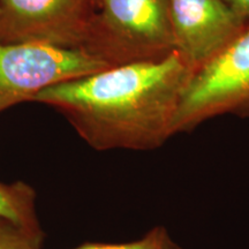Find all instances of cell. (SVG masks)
<instances>
[{
  "instance_id": "6da1fadb",
  "label": "cell",
  "mask_w": 249,
  "mask_h": 249,
  "mask_svg": "<svg viewBox=\"0 0 249 249\" xmlns=\"http://www.w3.org/2000/svg\"><path fill=\"white\" fill-rule=\"evenodd\" d=\"M194 71L174 50L156 60L49 87L34 102L62 114L95 150H155L176 135L174 123Z\"/></svg>"
},
{
  "instance_id": "7a4b0ae2",
  "label": "cell",
  "mask_w": 249,
  "mask_h": 249,
  "mask_svg": "<svg viewBox=\"0 0 249 249\" xmlns=\"http://www.w3.org/2000/svg\"><path fill=\"white\" fill-rule=\"evenodd\" d=\"M82 50L110 67L165 57L176 50L169 0H96Z\"/></svg>"
},
{
  "instance_id": "3957f363",
  "label": "cell",
  "mask_w": 249,
  "mask_h": 249,
  "mask_svg": "<svg viewBox=\"0 0 249 249\" xmlns=\"http://www.w3.org/2000/svg\"><path fill=\"white\" fill-rule=\"evenodd\" d=\"M225 114L249 118V26L194 71L180 103L174 133L191 132Z\"/></svg>"
},
{
  "instance_id": "277c9868",
  "label": "cell",
  "mask_w": 249,
  "mask_h": 249,
  "mask_svg": "<svg viewBox=\"0 0 249 249\" xmlns=\"http://www.w3.org/2000/svg\"><path fill=\"white\" fill-rule=\"evenodd\" d=\"M108 67L80 49L43 43H0V113L20 103L34 102L49 87Z\"/></svg>"
},
{
  "instance_id": "5b68a950",
  "label": "cell",
  "mask_w": 249,
  "mask_h": 249,
  "mask_svg": "<svg viewBox=\"0 0 249 249\" xmlns=\"http://www.w3.org/2000/svg\"><path fill=\"white\" fill-rule=\"evenodd\" d=\"M96 0H0V43L85 44Z\"/></svg>"
},
{
  "instance_id": "8992f818",
  "label": "cell",
  "mask_w": 249,
  "mask_h": 249,
  "mask_svg": "<svg viewBox=\"0 0 249 249\" xmlns=\"http://www.w3.org/2000/svg\"><path fill=\"white\" fill-rule=\"evenodd\" d=\"M176 50L197 68L246 26L224 0H169Z\"/></svg>"
},
{
  "instance_id": "52a82bcc",
  "label": "cell",
  "mask_w": 249,
  "mask_h": 249,
  "mask_svg": "<svg viewBox=\"0 0 249 249\" xmlns=\"http://www.w3.org/2000/svg\"><path fill=\"white\" fill-rule=\"evenodd\" d=\"M0 217L43 232L36 209V192L23 181L0 182Z\"/></svg>"
},
{
  "instance_id": "ba28073f",
  "label": "cell",
  "mask_w": 249,
  "mask_h": 249,
  "mask_svg": "<svg viewBox=\"0 0 249 249\" xmlns=\"http://www.w3.org/2000/svg\"><path fill=\"white\" fill-rule=\"evenodd\" d=\"M74 249H182L164 226H155L138 240L119 244L86 242Z\"/></svg>"
},
{
  "instance_id": "9c48e42d",
  "label": "cell",
  "mask_w": 249,
  "mask_h": 249,
  "mask_svg": "<svg viewBox=\"0 0 249 249\" xmlns=\"http://www.w3.org/2000/svg\"><path fill=\"white\" fill-rule=\"evenodd\" d=\"M44 233L0 217V249H42Z\"/></svg>"
},
{
  "instance_id": "30bf717a",
  "label": "cell",
  "mask_w": 249,
  "mask_h": 249,
  "mask_svg": "<svg viewBox=\"0 0 249 249\" xmlns=\"http://www.w3.org/2000/svg\"><path fill=\"white\" fill-rule=\"evenodd\" d=\"M226 5L242 21L249 20V0H224Z\"/></svg>"
}]
</instances>
